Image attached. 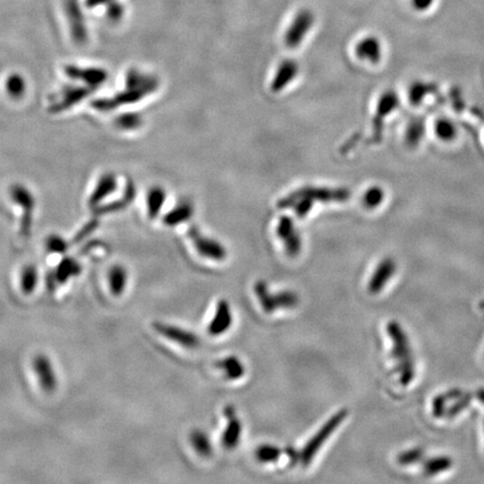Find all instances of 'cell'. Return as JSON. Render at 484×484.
Instances as JSON below:
<instances>
[{
	"label": "cell",
	"mask_w": 484,
	"mask_h": 484,
	"mask_svg": "<svg viewBox=\"0 0 484 484\" xmlns=\"http://www.w3.org/2000/svg\"><path fill=\"white\" fill-rule=\"evenodd\" d=\"M388 336L391 340L392 358L395 360L396 371L403 386H408L415 378V360L406 332L397 321L387 325Z\"/></svg>",
	"instance_id": "cell-1"
},
{
	"label": "cell",
	"mask_w": 484,
	"mask_h": 484,
	"mask_svg": "<svg viewBox=\"0 0 484 484\" xmlns=\"http://www.w3.org/2000/svg\"><path fill=\"white\" fill-rule=\"evenodd\" d=\"M126 85H127V90L116 97L110 98L107 100L97 101L95 103V108L100 110H112L120 105L137 102L143 97L155 91L158 82L154 76L141 73V71L131 70L128 72Z\"/></svg>",
	"instance_id": "cell-2"
},
{
	"label": "cell",
	"mask_w": 484,
	"mask_h": 484,
	"mask_svg": "<svg viewBox=\"0 0 484 484\" xmlns=\"http://www.w3.org/2000/svg\"><path fill=\"white\" fill-rule=\"evenodd\" d=\"M346 417H348L346 409L338 411L336 414L333 415L325 422V424L317 430L315 435L309 438V441L305 444V447L300 452V462L302 466H307L311 464L312 461L315 459L323 445L328 442L332 434L340 427V425L346 420Z\"/></svg>",
	"instance_id": "cell-3"
},
{
	"label": "cell",
	"mask_w": 484,
	"mask_h": 484,
	"mask_svg": "<svg viewBox=\"0 0 484 484\" xmlns=\"http://www.w3.org/2000/svg\"><path fill=\"white\" fill-rule=\"evenodd\" d=\"M254 294L265 313H275L279 309H293L300 303V297L293 290H281L273 293L265 281H259L254 284Z\"/></svg>",
	"instance_id": "cell-4"
},
{
	"label": "cell",
	"mask_w": 484,
	"mask_h": 484,
	"mask_svg": "<svg viewBox=\"0 0 484 484\" xmlns=\"http://www.w3.org/2000/svg\"><path fill=\"white\" fill-rule=\"evenodd\" d=\"M187 235L192 241L195 250L200 256L206 259L213 260V261H222L227 258V248L223 244H220V241L210 238L208 235H204L201 232L199 227L189 228Z\"/></svg>",
	"instance_id": "cell-5"
},
{
	"label": "cell",
	"mask_w": 484,
	"mask_h": 484,
	"mask_svg": "<svg viewBox=\"0 0 484 484\" xmlns=\"http://www.w3.org/2000/svg\"><path fill=\"white\" fill-rule=\"evenodd\" d=\"M295 194L309 199L314 203H343L351 199V191L346 187H304L293 191Z\"/></svg>",
	"instance_id": "cell-6"
},
{
	"label": "cell",
	"mask_w": 484,
	"mask_h": 484,
	"mask_svg": "<svg viewBox=\"0 0 484 484\" xmlns=\"http://www.w3.org/2000/svg\"><path fill=\"white\" fill-rule=\"evenodd\" d=\"M315 22L313 13L309 9H302L295 15L290 28H287L284 36V43L288 49H297L304 38L309 34Z\"/></svg>",
	"instance_id": "cell-7"
},
{
	"label": "cell",
	"mask_w": 484,
	"mask_h": 484,
	"mask_svg": "<svg viewBox=\"0 0 484 484\" xmlns=\"http://www.w3.org/2000/svg\"><path fill=\"white\" fill-rule=\"evenodd\" d=\"M277 237L284 246L285 252L290 258L297 257L303 248L302 237L295 222L290 217H281L276 227Z\"/></svg>",
	"instance_id": "cell-8"
},
{
	"label": "cell",
	"mask_w": 484,
	"mask_h": 484,
	"mask_svg": "<svg viewBox=\"0 0 484 484\" xmlns=\"http://www.w3.org/2000/svg\"><path fill=\"white\" fill-rule=\"evenodd\" d=\"M399 106V97L392 90H388L379 98L377 105L376 114L372 120V141L379 143L382 141L384 134V119L392 114Z\"/></svg>",
	"instance_id": "cell-9"
},
{
	"label": "cell",
	"mask_w": 484,
	"mask_h": 484,
	"mask_svg": "<svg viewBox=\"0 0 484 484\" xmlns=\"http://www.w3.org/2000/svg\"><path fill=\"white\" fill-rule=\"evenodd\" d=\"M153 328L160 336H164L174 343L179 344L187 349H194L200 346V338L196 334L176 325L166 324L164 322H155Z\"/></svg>",
	"instance_id": "cell-10"
},
{
	"label": "cell",
	"mask_w": 484,
	"mask_h": 484,
	"mask_svg": "<svg viewBox=\"0 0 484 484\" xmlns=\"http://www.w3.org/2000/svg\"><path fill=\"white\" fill-rule=\"evenodd\" d=\"M33 368L37 374L38 382L44 391H54L57 387V377L51 360L45 355H38L33 360Z\"/></svg>",
	"instance_id": "cell-11"
},
{
	"label": "cell",
	"mask_w": 484,
	"mask_h": 484,
	"mask_svg": "<svg viewBox=\"0 0 484 484\" xmlns=\"http://www.w3.org/2000/svg\"><path fill=\"white\" fill-rule=\"evenodd\" d=\"M11 198L17 204H20L23 208L22 225L20 231L25 237L30 235L32 228V214L34 210V199L28 189L22 185H15L11 189Z\"/></svg>",
	"instance_id": "cell-12"
},
{
	"label": "cell",
	"mask_w": 484,
	"mask_h": 484,
	"mask_svg": "<svg viewBox=\"0 0 484 484\" xmlns=\"http://www.w3.org/2000/svg\"><path fill=\"white\" fill-rule=\"evenodd\" d=\"M233 317L230 304L227 300H219L213 317L210 321L208 332L210 336H220L230 330L232 326Z\"/></svg>",
	"instance_id": "cell-13"
},
{
	"label": "cell",
	"mask_w": 484,
	"mask_h": 484,
	"mask_svg": "<svg viewBox=\"0 0 484 484\" xmlns=\"http://www.w3.org/2000/svg\"><path fill=\"white\" fill-rule=\"evenodd\" d=\"M225 415L227 417L228 424L222 433L221 443L227 449H235L240 443L244 426L235 414L233 407L228 406L225 409Z\"/></svg>",
	"instance_id": "cell-14"
},
{
	"label": "cell",
	"mask_w": 484,
	"mask_h": 484,
	"mask_svg": "<svg viewBox=\"0 0 484 484\" xmlns=\"http://www.w3.org/2000/svg\"><path fill=\"white\" fill-rule=\"evenodd\" d=\"M396 268L397 266L392 258H384L377 266L374 273L371 275L368 284L369 293L374 295L382 292L396 273Z\"/></svg>",
	"instance_id": "cell-15"
},
{
	"label": "cell",
	"mask_w": 484,
	"mask_h": 484,
	"mask_svg": "<svg viewBox=\"0 0 484 484\" xmlns=\"http://www.w3.org/2000/svg\"><path fill=\"white\" fill-rule=\"evenodd\" d=\"M298 72H300V65L296 61L290 60V59L281 61L271 81V90L273 93H281L297 78Z\"/></svg>",
	"instance_id": "cell-16"
},
{
	"label": "cell",
	"mask_w": 484,
	"mask_h": 484,
	"mask_svg": "<svg viewBox=\"0 0 484 484\" xmlns=\"http://www.w3.org/2000/svg\"><path fill=\"white\" fill-rule=\"evenodd\" d=\"M355 55L358 59L362 61H368L372 64H378L382 60V43L374 36H367L355 45Z\"/></svg>",
	"instance_id": "cell-17"
},
{
	"label": "cell",
	"mask_w": 484,
	"mask_h": 484,
	"mask_svg": "<svg viewBox=\"0 0 484 484\" xmlns=\"http://www.w3.org/2000/svg\"><path fill=\"white\" fill-rule=\"evenodd\" d=\"M65 73L68 74L70 78H78V80L85 82L91 88L100 85L106 81L107 78L106 71L101 70V69L78 68L76 65L66 66Z\"/></svg>",
	"instance_id": "cell-18"
},
{
	"label": "cell",
	"mask_w": 484,
	"mask_h": 484,
	"mask_svg": "<svg viewBox=\"0 0 484 484\" xmlns=\"http://www.w3.org/2000/svg\"><path fill=\"white\" fill-rule=\"evenodd\" d=\"M217 368L223 372L228 380H231V382L240 380L246 374V367L244 362L235 355H229L218 361Z\"/></svg>",
	"instance_id": "cell-19"
},
{
	"label": "cell",
	"mask_w": 484,
	"mask_h": 484,
	"mask_svg": "<svg viewBox=\"0 0 484 484\" xmlns=\"http://www.w3.org/2000/svg\"><path fill=\"white\" fill-rule=\"evenodd\" d=\"M193 213H194L193 204L189 201L183 200L176 204L173 210L166 214L164 222L168 227H176V225L189 221L192 218Z\"/></svg>",
	"instance_id": "cell-20"
},
{
	"label": "cell",
	"mask_w": 484,
	"mask_h": 484,
	"mask_svg": "<svg viewBox=\"0 0 484 484\" xmlns=\"http://www.w3.org/2000/svg\"><path fill=\"white\" fill-rule=\"evenodd\" d=\"M82 267L80 264L73 258L66 257L59 264L54 273L55 279H57V284H65L68 283L71 278L78 276L81 273Z\"/></svg>",
	"instance_id": "cell-21"
},
{
	"label": "cell",
	"mask_w": 484,
	"mask_h": 484,
	"mask_svg": "<svg viewBox=\"0 0 484 484\" xmlns=\"http://www.w3.org/2000/svg\"><path fill=\"white\" fill-rule=\"evenodd\" d=\"M117 181L112 174H106L101 177L100 181L98 182L97 187L93 191L91 199H90V206L95 208L101 201L105 200L106 196H109L111 193H114L116 189Z\"/></svg>",
	"instance_id": "cell-22"
},
{
	"label": "cell",
	"mask_w": 484,
	"mask_h": 484,
	"mask_svg": "<svg viewBox=\"0 0 484 484\" xmlns=\"http://www.w3.org/2000/svg\"><path fill=\"white\" fill-rule=\"evenodd\" d=\"M128 283V273L124 266L116 265L109 271V287L114 296H120L125 292Z\"/></svg>",
	"instance_id": "cell-23"
},
{
	"label": "cell",
	"mask_w": 484,
	"mask_h": 484,
	"mask_svg": "<svg viewBox=\"0 0 484 484\" xmlns=\"http://www.w3.org/2000/svg\"><path fill=\"white\" fill-rule=\"evenodd\" d=\"M425 135V122L422 118H414L409 122L407 126L406 135H405V141H406L407 146L411 148L420 145V141L424 138Z\"/></svg>",
	"instance_id": "cell-24"
},
{
	"label": "cell",
	"mask_w": 484,
	"mask_h": 484,
	"mask_svg": "<svg viewBox=\"0 0 484 484\" xmlns=\"http://www.w3.org/2000/svg\"><path fill=\"white\" fill-rule=\"evenodd\" d=\"M189 442L194 449L195 452L203 457L211 456L213 449H212L211 441L204 432L200 430H193L189 435Z\"/></svg>",
	"instance_id": "cell-25"
},
{
	"label": "cell",
	"mask_w": 484,
	"mask_h": 484,
	"mask_svg": "<svg viewBox=\"0 0 484 484\" xmlns=\"http://www.w3.org/2000/svg\"><path fill=\"white\" fill-rule=\"evenodd\" d=\"M165 201L166 193L162 187H153L149 191L147 195V208L150 219H155L160 214Z\"/></svg>",
	"instance_id": "cell-26"
},
{
	"label": "cell",
	"mask_w": 484,
	"mask_h": 484,
	"mask_svg": "<svg viewBox=\"0 0 484 484\" xmlns=\"http://www.w3.org/2000/svg\"><path fill=\"white\" fill-rule=\"evenodd\" d=\"M461 389H452L449 391L444 392L442 395H438L433 401V415L436 418H441L445 416L447 413V405L449 401H454L462 395Z\"/></svg>",
	"instance_id": "cell-27"
},
{
	"label": "cell",
	"mask_w": 484,
	"mask_h": 484,
	"mask_svg": "<svg viewBox=\"0 0 484 484\" xmlns=\"http://www.w3.org/2000/svg\"><path fill=\"white\" fill-rule=\"evenodd\" d=\"M435 87L433 84L426 83V82L416 81L411 84V88H409L408 98L409 102L414 106H418L420 103L424 101L426 95H430V93H434Z\"/></svg>",
	"instance_id": "cell-28"
},
{
	"label": "cell",
	"mask_w": 484,
	"mask_h": 484,
	"mask_svg": "<svg viewBox=\"0 0 484 484\" xmlns=\"http://www.w3.org/2000/svg\"><path fill=\"white\" fill-rule=\"evenodd\" d=\"M89 93V90L83 88H72L68 89L63 93L62 100L55 105V111H62L68 109L69 107L73 106L78 101L82 100L85 95Z\"/></svg>",
	"instance_id": "cell-29"
},
{
	"label": "cell",
	"mask_w": 484,
	"mask_h": 484,
	"mask_svg": "<svg viewBox=\"0 0 484 484\" xmlns=\"http://www.w3.org/2000/svg\"><path fill=\"white\" fill-rule=\"evenodd\" d=\"M281 454H283V451L276 445H271V444H263L258 447L254 452V456L258 462L264 463V464L277 462L281 459Z\"/></svg>",
	"instance_id": "cell-30"
},
{
	"label": "cell",
	"mask_w": 484,
	"mask_h": 484,
	"mask_svg": "<svg viewBox=\"0 0 484 484\" xmlns=\"http://www.w3.org/2000/svg\"><path fill=\"white\" fill-rule=\"evenodd\" d=\"M37 283V268L33 265L25 266L22 271V276H20V287H22L23 293L26 295L33 294L36 290Z\"/></svg>",
	"instance_id": "cell-31"
},
{
	"label": "cell",
	"mask_w": 484,
	"mask_h": 484,
	"mask_svg": "<svg viewBox=\"0 0 484 484\" xmlns=\"http://www.w3.org/2000/svg\"><path fill=\"white\" fill-rule=\"evenodd\" d=\"M453 461L449 456H437L430 459L424 463L425 476H433L449 470L452 466Z\"/></svg>",
	"instance_id": "cell-32"
},
{
	"label": "cell",
	"mask_w": 484,
	"mask_h": 484,
	"mask_svg": "<svg viewBox=\"0 0 484 484\" xmlns=\"http://www.w3.org/2000/svg\"><path fill=\"white\" fill-rule=\"evenodd\" d=\"M384 200V191L380 187H371L363 194L362 203L365 208L374 210Z\"/></svg>",
	"instance_id": "cell-33"
},
{
	"label": "cell",
	"mask_w": 484,
	"mask_h": 484,
	"mask_svg": "<svg viewBox=\"0 0 484 484\" xmlns=\"http://www.w3.org/2000/svg\"><path fill=\"white\" fill-rule=\"evenodd\" d=\"M26 83L24 78L19 74H11L6 81V91L13 98H20L25 93Z\"/></svg>",
	"instance_id": "cell-34"
},
{
	"label": "cell",
	"mask_w": 484,
	"mask_h": 484,
	"mask_svg": "<svg viewBox=\"0 0 484 484\" xmlns=\"http://www.w3.org/2000/svg\"><path fill=\"white\" fill-rule=\"evenodd\" d=\"M435 133L438 138L444 141H451L456 136V128L452 122L447 119H441L436 122Z\"/></svg>",
	"instance_id": "cell-35"
},
{
	"label": "cell",
	"mask_w": 484,
	"mask_h": 484,
	"mask_svg": "<svg viewBox=\"0 0 484 484\" xmlns=\"http://www.w3.org/2000/svg\"><path fill=\"white\" fill-rule=\"evenodd\" d=\"M423 457H424V451L417 447V449H408L406 452L401 453L398 455L397 461L401 466H406L420 462L423 460Z\"/></svg>",
	"instance_id": "cell-36"
},
{
	"label": "cell",
	"mask_w": 484,
	"mask_h": 484,
	"mask_svg": "<svg viewBox=\"0 0 484 484\" xmlns=\"http://www.w3.org/2000/svg\"><path fill=\"white\" fill-rule=\"evenodd\" d=\"M472 398H473V396L471 395V394H464V392H463L462 395L457 398L456 403L447 409V413H445V416L449 417V418H453V417L457 416V415L460 414L461 411H464L466 407L470 406Z\"/></svg>",
	"instance_id": "cell-37"
},
{
	"label": "cell",
	"mask_w": 484,
	"mask_h": 484,
	"mask_svg": "<svg viewBox=\"0 0 484 484\" xmlns=\"http://www.w3.org/2000/svg\"><path fill=\"white\" fill-rule=\"evenodd\" d=\"M47 249L51 252H54V254H65L69 249L68 242L60 235H51L47 239Z\"/></svg>",
	"instance_id": "cell-38"
},
{
	"label": "cell",
	"mask_w": 484,
	"mask_h": 484,
	"mask_svg": "<svg viewBox=\"0 0 484 484\" xmlns=\"http://www.w3.org/2000/svg\"><path fill=\"white\" fill-rule=\"evenodd\" d=\"M117 124L124 129H134L141 124V117L136 114H122L117 120Z\"/></svg>",
	"instance_id": "cell-39"
},
{
	"label": "cell",
	"mask_w": 484,
	"mask_h": 484,
	"mask_svg": "<svg viewBox=\"0 0 484 484\" xmlns=\"http://www.w3.org/2000/svg\"><path fill=\"white\" fill-rule=\"evenodd\" d=\"M434 0H413V6L417 11H426L430 8Z\"/></svg>",
	"instance_id": "cell-40"
},
{
	"label": "cell",
	"mask_w": 484,
	"mask_h": 484,
	"mask_svg": "<svg viewBox=\"0 0 484 484\" xmlns=\"http://www.w3.org/2000/svg\"><path fill=\"white\" fill-rule=\"evenodd\" d=\"M476 397L479 398V401L484 403V388L476 392Z\"/></svg>",
	"instance_id": "cell-41"
}]
</instances>
